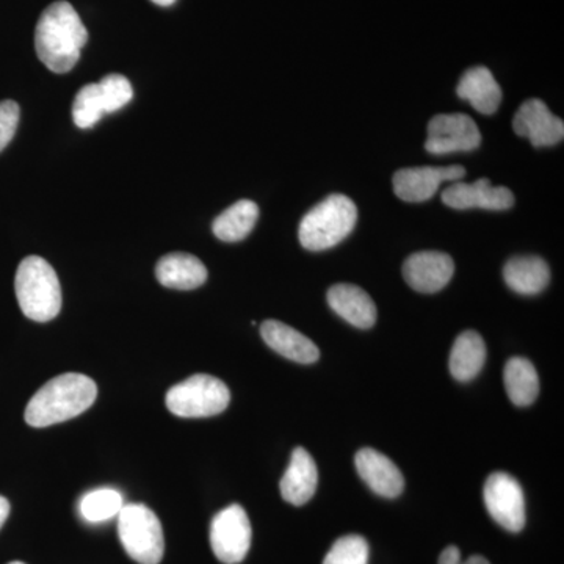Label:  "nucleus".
<instances>
[{
	"label": "nucleus",
	"mask_w": 564,
	"mask_h": 564,
	"mask_svg": "<svg viewBox=\"0 0 564 564\" xmlns=\"http://www.w3.org/2000/svg\"><path fill=\"white\" fill-rule=\"evenodd\" d=\"M87 41L88 32L79 14L65 0L47 7L36 24V55L52 73L65 74L73 69Z\"/></svg>",
	"instance_id": "1"
},
{
	"label": "nucleus",
	"mask_w": 564,
	"mask_h": 564,
	"mask_svg": "<svg viewBox=\"0 0 564 564\" xmlns=\"http://www.w3.org/2000/svg\"><path fill=\"white\" fill-rule=\"evenodd\" d=\"M96 397L98 386L87 375H58L32 397L24 419L33 429H46L85 413Z\"/></svg>",
	"instance_id": "2"
},
{
	"label": "nucleus",
	"mask_w": 564,
	"mask_h": 564,
	"mask_svg": "<svg viewBox=\"0 0 564 564\" xmlns=\"http://www.w3.org/2000/svg\"><path fill=\"white\" fill-rule=\"evenodd\" d=\"M14 292L22 314L33 322H51L61 313V281L51 263L40 256H29L20 263Z\"/></svg>",
	"instance_id": "3"
},
{
	"label": "nucleus",
	"mask_w": 564,
	"mask_h": 564,
	"mask_svg": "<svg viewBox=\"0 0 564 564\" xmlns=\"http://www.w3.org/2000/svg\"><path fill=\"white\" fill-rule=\"evenodd\" d=\"M358 221V207L348 196L332 195L313 207L300 223L299 239L310 251H325L350 236Z\"/></svg>",
	"instance_id": "4"
},
{
	"label": "nucleus",
	"mask_w": 564,
	"mask_h": 564,
	"mask_svg": "<svg viewBox=\"0 0 564 564\" xmlns=\"http://www.w3.org/2000/svg\"><path fill=\"white\" fill-rule=\"evenodd\" d=\"M118 536L126 554L140 564H159L165 552L161 521L147 505L131 503L121 508Z\"/></svg>",
	"instance_id": "5"
},
{
	"label": "nucleus",
	"mask_w": 564,
	"mask_h": 564,
	"mask_svg": "<svg viewBox=\"0 0 564 564\" xmlns=\"http://www.w3.org/2000/svg\"><path fill=\"white\" fill-rule=\"evenodd\" d=\"M231 402L228 386L212 375L198 373L173 386L165 397L170 413L184 419L212 417L223 413Z\"/></svg>",
	"instance_id": "6"
},
{
	"label": "nucleus",
	"mask_w": 564,
	"mask_h": 564,
	"mask_svg": "<svg viewBox=\"0 0 564 564\" xmlns=\"http://www.w3.org/2000/svg\"><path fill=\"white\" fill-rule=\"evenodd\" d=\"M251 536L250 519L240 505L234 503L212 519V551L221 563H242L250 551Z\"/></svg>",
	"instance_id": "7"
},
{
	"label": "nucleus",
	"mask_w": 564,
	"mask_h": 564,
	"mask_svg": "<svg viewBox=\"0 0 564 564\" xmlns=\"http://www.w3.org/2000/svg\"><path fill=\"white\" fill-rule=\"evenodd\" d=\"M486 510L494 521L511 533L525 527V499L522 486L510 474L494 473L484 489Z\"/></svg>",
	"instance_id": "8"
},
{
	"label": "nucleus",
	"mask_w": 564,
	"mask_h": 564,
	"mask_svg": "<svg viewBox=\"0 0 564 564\" xmlns=\"http://www.w3.org/2000/svg\"><path fill=\"white\" fill-rule=\"evenodd\" d=\"M481 144L480 129L463 113L436 115L429 124L425 150L430 154L474 151Z\"/></svg>",
	"instance_id": "9"
},
{
	"label": "nucleus",
	"mask_w": 564,
	"mask_h": 564,
	"mask_svg": "<svg viewBox=\"0 0 564 564\" xmlns=\"http://www.w3.org/2000/svg\"><path fill=\"white\" fill-rule=\"evenodd\" d=\"M466 176L463 166H421L404 169L393 174V192L406 203H423L433 198L443 182L459 181Z\"/></svg>",
	"instance_id": "10"
},
{
	"label": "nucleus",
	"mask_w": 564,
	"mask_h": 564,
	"mask_svg": "<svg viewBox=\"0 0 564 564\" xmlns=\"http://www.w3.org/2000/svg\"><path fill=\"white\" fill-rule=\"evenodd\" d=\"M455 273V262L441 251L414 252L404 261L403 278L415 292L443 291Z\"/></svg>",
	"instance_id": "11"
},
{
	"label": "nucleus",
	"mask_w": 564,
	"mask_h": 564,
	"mask_svg": "<svg viewBox=\"0 0 564 564\" xmlns=\"http://www.w3.org/2000/svg\"><path fill=\"white\" fill-rule=\"evenodd\" d=\"M443 203L452 209L507 210L514 206V195L510 188L492 185L488 180L474 184L451 185L443 192Z\"/></svg>",
	"instance_id": "12"
},
{
	"label": "nucleus",
	"mask_w": 564,
	"mask_h": 564,
	"mask_svg": "<svg viewBox=\"0 0 564 564\" xmlns=\"http://www.w3.org/2000/svg\"><path fill=\"white\" fill-rule=\"evenodd\" d=\"M514 132L525 137L536 148L554 147L563 141V120L552 115L541 99H529L514 115Z\"/></svg>",
	"instance_id": "13"
},
{
	"label": "nucleus",
	"mask_w": 564,
	"mask_h": 564,
	"mask_svg": "<svg viewBox=\"0 0 564 564\" xmlns=\"http://www.w3.org/2000/svg\"><path fill=\"white\" fill-rule=\"evenodd\" d=\"M356 470L378 496L395 499L404 489L403 474L388 456L375 448H362L355 456Z\"/></svg>",
	"instance_id": "14"
},
{
	"label": "nucleus",
	"mask_w": 564,
	"mask_h": 564,
	"mask_svg": "<svg viewBox=\"0 0 564 564\" xmlns=\"http://www.w3.org/2000/svg\"><path fill=\"white\" fill-rule=\"evenodd\" d=\"M317 485V464L306 448L296 447L292 452L291 464L281 478L282 499L295 507H302L313 499Z\"/></svg>",
	"instance_id": "15"
},
{
	"label": "nucleus",
	"mask_w": 564,
	"mask_h": 564,
	"mask_svg": "<svg viewBox=\"0 0 564 564\" xmlns=\"http://www.w3.org/2000/svg\"><path fill=\"white\" fill-rule=\"evenodd\" d=\"M261 336L263 343L269 345L272 350L280 352L284 358L300 364H313L321 358V350L317 345L296 332L292 326L278 321H267L262 323Z\"/></svg>",
	"instance_id": "16"
},
{
	"label": "nucleus",
	"mask_w": 564,
	"mask_h": 564,
	"mask_svg": "<svg viewBox=\"0 0 564 564\" xmlns=\"http://www.w3.org/2000/svg\"><path fill=\"white\" fill-rule=\"evenodd\" d=\"M155 276L163 288L193 291L207 281V269L196 256L187 252H170L159 259Z\"/></svg>",
	"instance_id": "17"
},
{
	"label": "nucleus",
	"mask_w": 564,
	"mask_h": 564,
	"mask_svg": "<svg viewBox=\"0 0 564 564\" xmlns=\"http://www.w3.org/2000/svg\"><path fill=\"white\" fill-rule=\"evenodd\" d=\"M328 303L334 313L356 328L369 329L377 322V306L373 300L358 285H333L328 291Z\"/></svg>",
	"instance_id": "18"
},
{
	"label": "nucleus",
	"mask_w": 564,
	"mask_h": 564,
	"mask_svg": "<svg viewBox=\"0 0 564 564\" xmlns=\"http://www.w3.org/2000/svg\"><path fill=\"white\" fill-rule=\"evenodd\" d=\"M459 98L473 104L480 113L492 115L502 102V90L494 79L491 70L485 66H477L466 70L456 87Z\"/></svg>",
	"instance_id": "19"
},
{
	"label": "nucleus",
	"mask_w": 564,
	"mask_h": 564,
	"mask_svg": "<svg viewBox=\"0 0 564 564\" xmlns=\"http://www.w3.org/2000/svg\"><path fill=\"white\" fill-rule=\"evenodd\" d=\"M503 278L511 291L521 295H538L547 288L551 270L538 256H518L505 265Z\"/></svg>",
	"instance_id": "20"
},
{
	"label": "nucleus",
	"mask_w": 564,
	"mask_h": 564,
	"mask_svg": "<svg viewBox=\"0 0 564 564\" xmlns=\"http://www.w3.org/2000/svg\"><path fill=\"white\" fill-rule=\"evenodd\" d=\"M485 361L486 345L480 334L464 332L456 337L451 359H448V367L455 380L462 383L474 380L484 369Z\"/></svg>",
	"instance_id": "21"
},
{
	"label": "nucleus",
	"mask_w": 564,
	"mask_h": 564,
	"mask_svg": "<svg viewBox=\"0 0 564 564\" xmlns=\"http://www.w3.org/2000/svg\"><path fill=\"white\" fill-rule=\"evenodd\" d=\"M505 389L516 406H530L540 395V378L529 359L511 358L503 370Z\"/></svg>",
	"instance_id": "22"
},
{
	"label": "nucleus",
	"mask_w": 564,
	"mask_h": 564,
	"mask_svg": "<svg viewBox=\"0 0 564 564\" xmlns=\"http://www.w3.org/2000/svg\"><path fill=\"white\" fill-rule=\"evenodd\" d=\"M258 218V204L250 199H240L215 218L212 231L223 242H240V240L247 239L248 234L254 229Z\"/></svg>",
	"instance_id": "23"
},
{
	"label": "nucleus",
	"mask_w": 564,
	"mask_h": 564,
	"mask_svg": "<svg viewBox=\"0 0 564 564\" xmlns=\"http://www.w3.org/2000/svg\"><path fill=\"white\" fill-rule=\"evenodd\" d=\"M122 507L124 503L120 492L109 488L96 489L82 497L80 514L85 521L98 524L120 514Z\"/></svg>",
	"instance_id": "24"
},
{
	"label": "nucleus",
	"mask_w": 564,
	"mask_h": 564,
	"mask_svg": "<svg viewBox=\"0 0 564 564\" xmlns=\"http://www.w3.org/2000/svg\"><path fill=\"white\" fill-rule=\"evenodd\" d=\"M106 113L101 90L98 84H88L76 95L73 104L74 124L80 129H90Z\"/></svg>",
	"instance_id": "25"
},
{
	"label": "nucleus",
	"mask_w": 564,
	"mask_h": 564,
	"mask_svg": "<svg viewBox=\"0 0 564 564\" xmlns=\"http://www.w3.org/2000/svg\"><path fill=\"white\" fill-rule=\"evenodd\" d=\"M369 543L359 534L339 538L323 564H369Z\"/></svg>",
	"instance_id": "26"
},
{
	"label": "nucleus",
	"mask_w": 564,
	"mask_h": 564,
	"mask_svg": "<svg viewBox=\"0 0 564 564\" xmlns=\"http://www.w3.org/2000/svg\"><path fill=\"white\" fill-rule=\"evenodd\" d=\"M98 85L106 113H113V111L122 109L126 104L131 102L133 96L131 82L121 74H109Z\"/></svg>",
	"instance_id": "27"
},
{
	"label": "nucleus",
	"mask_w": 564,
	"mask_h": 564,
	"mask_svg": "<svg viewBox=\"0 0 564 564\" xmlns=\"http://www.w3.org/2000/svg\"><path fill=\"white\" fill-rule=\"evenodd\" d=\"M20 122V106L14 101L0 102V151L13 140Z\"/></svg>",
	"instance_id": "28"
},
{
	"label": "nucleus",
	"mask_w": 564,
	"mask_h": 564,
	"mask_svg": "<svg viewBox=\"0 0 564 564\" xmlns=\"http://www.w3.org/2000/svg\"><path fill=\"white\" fill-rule=\"evenodd\" d=\"M462 552L456 545H448L441 552L440 563L437 564H462Z\"/></svg>",
	"instance_id": "29"
},
{
	"label": "nucleus",
	"mask_w": 564,
	"mask_h": 564,
	"mask_svg": "<svg viewBox=\"0 0 564 564\" xmlns=\"http://www.w3.org/2000/svg\"><path fill=\"white\" fill-rule=\"evenodd\" d=\"M10 514V502L6 497L0 496V529L6 524L7 518Z\"/></svg>",
	"instance_id": "30"
},
{
	"label": "nucleus",
	"mask_w": 564,
	"mask_h": 564,
	"mask_svg": "<svg viewBox=\"0 0 564 564\" xmlns=\"http://www.w3.org/2000/svg\"><path fill=\"white\" fill-rule=\"evenodd\" d=\"M462 564H491L488 562V560L485 558V556L481 555H473L470 558H467L466 562Z\"/></svg>",
	"instance_id": "31"
},
{
	"label": "nucleus",
	"mask_w": 564,
	"mask_h": 564,
	"mask_svg": "<svg viewBox=\"0 0 564 564\" xmlns=\"http://www.w3.org/2000/svg\"><path fill=\"white\" fill-rule=\"evenodd\" d=\"M151 2H154L155 6L159 7H170L173 6V3L176 2V0H151Z\"/></svg>",
	"instance_id": "32"
},
{
	"label": "nucleus",
	"mask_w": 564,
	"mask_h": 564,
	"mask_svg": "<svg viewBox=\"0 0 564 564\" xmlns=\"http://www.w3.org/2000/svg\"><path fill=\"white\" fill-rule=\"evenodd\" d=\"M9 564H25V563H21V562H11Z\"/></svg>",
	"instance_id": "33"
}]
</instances>
